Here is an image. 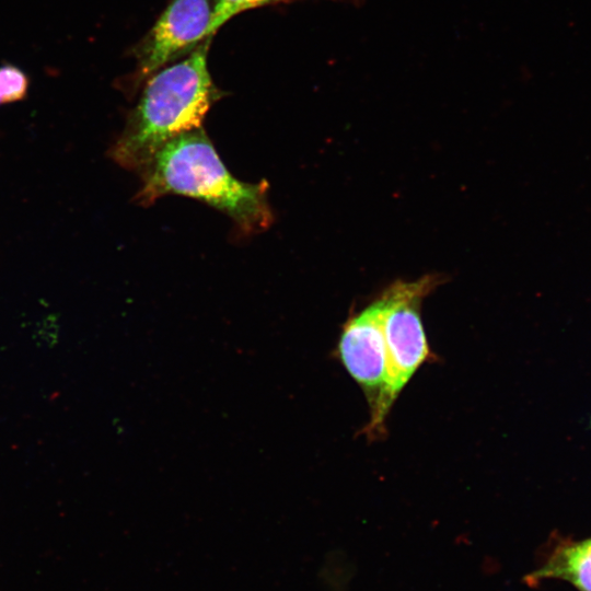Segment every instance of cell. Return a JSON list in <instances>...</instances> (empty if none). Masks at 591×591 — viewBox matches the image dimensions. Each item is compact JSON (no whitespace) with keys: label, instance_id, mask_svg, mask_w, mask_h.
<instances>
[{"label":"cell","instance_id":"cell-6","mask_svg":"<svg viewBox=\"0 0 591 591\" xmlns=\"http://www.w3.org/2000/svg\"><path fill=\"white\" fill-rule=\"evenodd\" d=\"M547 579L567 581L578 591H591V536L559 540L525 582L535 586Z\"/></svg>","mask_w":591,"mask_h":591},{"label":"cell","instance_id":"cell-4","mask_svg":"<svg viewBox=\"0 0 591 591\" xmlns=\"http://www.w3.org/2000/svg\"><path fill=\"white\" fill-rule=\"evenodd\" d=\"M212 7L210 0H172L134 50L137 79L151 77L209 38Z\"/></svg>","mask_w":591,"mask_h":591},{"label":"cell","instance_id":"cell-7","mask_svg":"<svg viewBox=\"0 0 591 591\" xmlns=\"http://www.w3.org/2000/svg\"><path fill=\"white\" fill-rule=\"evenodd\" d=\"M27 74L12 63L0 66V105L23 100L28 90Z\"/></svg>","mask_w":591,"mask_h":591},{"label":"cell","instance_id":"cell-3","mask_svg":"<svg viewBox=\"0 0 591 591\" xmlns=\"http://www.w3.org/2000/svg\"><path fill=\"white\" fill-rule=\"evenodd\" d=\"M438 283V276L427 275L412 282L396 281L382 293L386 373L381 396L370 410V420L364 428L368 438L384 433L387 414L397 396L418 368L431 359L420 303Z\"/></svg>","mask_w":591,"mask_h":591},{"label":"cell","instance_id":"cell-5","mask_svg":"<svg viewBox=\"0 0 591 591\" xmlns=\"http://www.w3.org/2000/svg\"><path fill=\"white\" fill-rule=\"evenodd\" d=\"M382 294L344 324L336 352L344 368L363 390L370 410L381 396L386 373Z\"/></svg>","mask_w":591,"mask_h":591},{"label":"cell","instance_id":"cell-8","mask_svg":"<svg viewBox=\"0 0 591 591\" xmlns=\"http://www.w3.org/2000/svg\"><path fill=\"white\" fill-rule=\"evenodd\" d=\"M282 1L288 0H213L212 16L207 37H212L225 22L242 11Z\"/></svg>","mask_w":591,"mask_h":591},{"label":"cell","instance_id":"cell-1","mask_svg":"<svg viewBox=\"0 0 591 591\" xmlns=\"http://www.w3.org/2000/svg\"><path fill=\"white\" fill-rule=\"evenodd\" d=\"M139 173L142 186L136 200L140 205L149 206L164 195L176 194L224 212L246 233L260 232L273 222L267 184L235 178L202 127L169 141Z\"/></svg>","mask_w":591,"mask_h":591},{"label":"cell","instance_id":"cell-2","mask_svg":"<svg viewBox=\"0 0 591 591\" xmlns=\"http://www.w3.org/2000/svg\"><path fill=\"white\" fill-rule=\"evenodd\" d=\"M211 37L181 61L154 72L111 149L123 167L140 171L175 137L201 128L205 116L220 99L207 66Z\"/></svg>","mask_w":591,"mask_h":591}]
</instances>
